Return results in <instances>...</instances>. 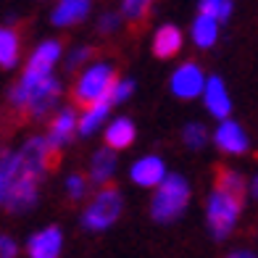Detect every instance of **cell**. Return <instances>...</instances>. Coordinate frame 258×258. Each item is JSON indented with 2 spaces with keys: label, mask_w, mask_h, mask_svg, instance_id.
<instances>
[{
  "label": "cell",
  "mask_w": 258,
  "mask_h": 258,
  "mask_svg": "<svg viewBox=\"0 0 258 258\" xmlns=\"http://www.w3.org/2000/svg\"><path fill=\"white\" fill-rule=\"evenodd\" d=\"M58 100H61V82L55 79V74L48 79H32L21 74L16 87L11 90L14 108L29 113L32 119H45L58 105Z\"/></svg>",
  "instance_id": "1"
},
{
  "label": "cell",
  "mask_w": 258,
  "mask_h": 258,
  "mask_svg": "<svg viewBox=\"0 0 258 258\" xmlns=\"http://www.w3.org/2000/svg\"><path fill=\"white\" fill-rule=\"evenodd\" d=\"M187 203H190V182L182 174H169L150 198V216L158 224H171L184 214Z\"/></svg>",
  "instance_id": "2"
},
{
  "label": "cell",
  "mask_w": 258,
  "mask_h": 258,
  "mask_svg": "<svg viewBox=\"0 0 258 258\" xmlns=\"http://www.w3.org/2000/svg\"><path fill=\"white\" fill-rule=\"evenodd\" d=\"M116 79L119 77H116V69L111 61L87 63L74 82V100L82 108H87L92 103H103V100L111 103V90L116 85Z\"/></svg>",
  "instance_id": "3"
},
{
  "label": "cell",
  "mask_w": 258,
  "mask_h": 258,
  "mask_svg": "<svg viewBox=\"0 0 258 258\" xmlns=\"http://www.w3.org/2000/svg\"><path fill=\"white\" fill-rule=\"evenodd\" d=\"M240 211H242V195L229 192L224 187H214L206 201V221H208L211 234L216 240H224L237 227Z\"/></svg>",
  "instance_id": "4"
},
{
  "label": "cell",
  "mask_w": 258,
  "mask_h": 258,
  "mask_svg": "<svg viewBox=\"0 0 258 258\" xmlns=\"http://www.w3.org/2000/svg\"><path fill=\"white\" fill-rule=\"evenodd\" d=\"M124 211V198L116 187H100L95 198L87 203L85 214H82V227L87 232H105L119 221Z\"/></svg>",
  "instance_id": "5"
},
{
  "label": "cell",
  "mask_w": 258,
  "mask_h": 258,
  "mask_svg": "<svg viewBox=\"0 0 258 258\" xmlns=\"http://www.w3.org/2000/svg\"><path fill=\"white\" fill-rule=\"evenodd\" d=\"M206 85H208V77L203 74V69L198 63H192V61L179 63L169 77V90H171V95L179 98V100L203 98Z\"/></svg>",
  "instance_id": "6"
},
{
  "label": "cell",
  "mask_w": 258,
  "mask_h": 258,
  "mask_svg": "<svg viewBox=\"0 0 258 258\" xmlns=\"http://www.w3.org/2000/svg\"><path fill=\"white\" fill-rule=\"evenodd\" d=\"M63 55V48L58 40H45L40 42L37 48L32 50L29 61H27V69H24V77H32V79H48L53 77L58 61Z\"/></svg>",
  "instance_id": "7"
},
{
  "label": "cell",
  "mask_w": 258,
  "mask_h": 258,
  "mask_svg": "<svg viewBox=\"0 0 258 258\" xmlns=\"http://www.w3.org/2000/svg\"><path fill=\"white\" fill-rule=\"evenodd\" d=\"M214 145L227 156H242L248 153L250 148V140H248V132L242 129L240 121L234 119H224L219 121L216 129H214Z\"/></svg>",
  "instance_id": "8"
},
{
  "label": "cell",
  "mask_w": 258,
  "mask_h": 258,
  "mask_svg": "<svg viewBox=\"0 0 258 258\" xmlns=\"http://www.w3.org/2000/svg\"><path fill=\"white\" fill-rule=\"evenodd\" d=\"M166 177H169V169L161 156H143L129 166V179L137 187H145V190H156L158 184H163Z\"/></svg>",
  "instance_id": "9"
},
{
  "label": "cell",
  "mask_w": 258,
  "mask_h": 258,
  "mask_svg": "<svg viewBox=\"0 0 258 258\" xmlns=\"http://www.w3.org/2000/svg\"><path fill=\"white\" fill-rule=\"evenodd\" d=\"M203 105L216 121L232 119V98L221 77H208V85L203 90Z\"/></svg>",
  "instance_id": "10"
},
{
  "label": "cell",
  "mask_w": 258,
  "mask_h": 258,
  "mask_svg": "<svg viewBox=\"0 0 258 258\" xmlns=\"http://www.w3.org/2000/svg\"><path fill=\"white\" fill-rule=\"evenodd\" d=\"M74 135H79V113L74 108H61L50 121V132H48V145L53 148V153L66 148Z\"/></svg>",
  "instance_id": "11"
},
{
  "label": "cell",
  "mask_w": 258,
  "mask_h": 258,
  "mask_svg": "<svg viewBox=\"0 0 258 258\" xmlns=\"http://www.w3.org/2000/svg\"><path fill=\"white\" fill-rule=\"evenodd\" d=\"M61 250H63V232L58 227H45L27 240L29 258H61Z\"/></svg>",
  "instance_id": "12"
},
{
  "label": "cell",
  "mask_w": 258,
  "mask_h": 258,
  "mask_svg": "<svg viewBox=\"0 0 258 258\" xmlns=\"http://www.w3.org/2000/svg\"><path fill=\"white\" fill-rule=\"evenodd\" d=\"M219 27H221L219 19L208 16V14H198L192 19V24H190V40H192V45H195V48H201V50L214 48L216 40H219Z\"/></svg>",
  "instance_id": "13"
},
{
  "label": "cell",
  "mask_w": 258,
  "mask_h": 258,
  "mask_svg": "<svg viewBox=\"0 0 258 258\" xmlns=\"http://www.w3.org/2000/svg\"><path fill=\"white\" fill-rule=\"evenodd\" d=\"M182 45H184V37H182V32L179 27H174V24H163L156 29L153 34V55L156 58H174L179 50H182Z\"/></svg>",
  "instance_id": "14"
},
{
  "label": "cell",
  "mask_w": 258,
  "mask_h": 258,
  "mask_svg": "<svg viewBox=\"0 0 258 258\" xmlns=\"http://www.w3.org/2000/svg\"><path fill=\"white\" fill-rule=\"evenodd\" d=\"M87 14H90V0H58L50 14V21L55 27H72L85 21Z\"/></svg>",
  "instance_id": "15"
},
{
  "label": "cell",
  "mask_w": 258,
  "mask_h": 258,
  "mask_svg": "<svg viewBox=\"0 0 258 258\" xmlns=\"http://www.w3.org/2000/svg\"><path fill=\"white\" fill-rule=\"evenodd\" d=\"M113 174H116V150L105 145V148L95 150V156L90 161V179L100 187H108Z\"/></svg>",
  "instance_id": "16"
},
{
  "label": "cell",
  "mask_w": 258,
  "mask_h": 258,
  "mask_svg": "<svg viewBox=\"0 0 258 258\" xmlns=\"http://www.w3.org/2000/svg\"><path fill=\"white\" fill-rule=\"evenodd\" d=\"M135 121L126 119V116H116V119L108 121V129H105V145L111 150H124L135 143Z\"/></svg>",
  "instance_id": "17"
},
{
  "label": "cell",
  "mask_w": 258,
  "mask_h": 258,
  "mask_svg": "<svg viewBox=\"0 0 258 258\" xmlns=\"http://www.w3.org/2000/svg\"><path fill=\"white\" fill-rule=\"evenodd\" d=\"M108 113H111V103L108 100L87 105V108L79 113V135L82 137L95 135L98 129H103V124L108 121Z\"/></svg>",
  "instance_id": "18"
},
{
  "label": "cell",
  "mask_w": 258,
  "mask_h": 258,
  "mask_svg": "<svg viewBox=\"0 0 258 258\" xmlns=\"http://www.w3.org/2000/svg\"><path fill=\"white\" fill-rule=\"evenodd\" d=\"M21 58V40L14 27H0V69H14Z\"/></svg>",
  "instance_id": "19"
},
{
  "label": "cell",
  "mask_w": 258,
  "mask_h": 258,
  "mask_svg": "<svg viewBox=\"0 0 258 258\" xmlns=\"http://www.w3.org/2000/svg\"><path fill=\"white\" fill-rule=\"evenodd\" d=\"M19 174V158L16 150H0V206H6V198L11 192V184Z\"/></svg>",
  "instance_id": "20"
},
{
  "label": "cell",
  "mask_w": 258,
  "mask_h": 258,
  "mask_svg": "<svg viewBox=\"0 0 258 258\" xmlns=\"http://www.w3.org/2000/svg\"><path fill=\"white\" fill-rule=\"evenodd\" d=\"M182 140H184V145L190 148V150H203V148L208 145L211 135H208V129H206L203 124L192 121V124H187V126L182 129Z\"/></svg>",
  "instance_id": "21"
},
{
  "label": "cell",
  "mask_w": 258,
  "mask_h": 258,
  "mask_svg": "<svg viewBox=\"0 0 258 258\" xmlns=\"http://www.w3.org/2000/svg\"><path fill=\"white\" fill-rule=\"evenodd\" d=\"M201 6V14H208L219 21H227L232 14V0H198Z\"/></svg>",
  "instance_id": "22"
},
{
  "label": "cell",
  "mask_w": 258,
  "mask_h": 258,
  "mask_svg": "<svg viewBox=\"0 0 258 258\" xmlns=\"http://www.w3.org/2000/svg\"><path fill=\"white\" fill-rule=\"evenodd\" d=\"M216 187H224V190H229V192L242 195V192H245V179L240 177L237 171H232V169H221V171H219Z\"/></svg>",
  "instance_id": "23"
},
{
  "label": "cell",
  "mask_w": 258,
  "mask_h": 258,
  "mask_svg": "<svg viewBox=\"0 0 258 258\" xmlns=\"http://www.w3.org/2000/svg\"><path fill=\"white\" fill-rule=\"evenodd\" d=\"M150 8V0H121V11L129 21H143Z\"/></svg>",
  "instance_id": "24"
},
{
  "label": "cell",
  "mask_w": 258,
  "mask_h": 258,
  "mask_svg": "<svg viewBox=\"0 0 258 258\" xmlns=\"http://www.w3.org/2000/svg\"><path fill=\"white\" fill-rule=\"evenodd\" d=\"M132 92H135V82L132 79H116V85L111 90V105H119V103L129 100Z\"/></svg>",
  "instance_id": "25"
},
{
  "label": "cell",
  "mask_w": 258,
  "mask_h": 258,
  "mask_svg": "<svg viewBox=\"0 0 258 258\" xmlns=\"http://www.w3.org/2000/svg\"><path fill=\"white\" fill-rule=\"evenodd\" d=\"M66 192L72 201H79V198H85L87 192V179L82 177V174H69L66 177Z\"/></svg>",
  "instance_id": "26"
},
{
  "label": "cell",
  "mask_w": 258,
  "mask_h": 258,
  "mask_svg": "<svg viewBox=\"0 0 258 258\" xmlns=\"http://www.w3.org/2000/svg\"><path fill=\"white\" fill-rule=\"evenodd\" d=\"M90 55H92V50H90V48H74L72 53H69L66 63H69V69H77V66H87Z\"/></svg>",
  "instance_id": "27"
},
{
  "label": "cell",
  "mask_w": 258,
  "mask_h": 258,
  "mask_svg": "<svg viewBox=\"0 0 258 258\" xmlns=\"http://www.w3.org/2000/svg\"><path fill=\"white\" fill-rule=\"evenodd\" d=\"M19 255V245L14 237L8 234H0V258H16Z\"/></svg>",
  "instance_id": "28"
},
{
  "label": "cell",
  "mask_w": 258,
  "mask_h": 258,
  "mask_svg": "<svg viewBox=\"0 0 258 258\" xmlns=\"http://www.w3.org/2000/svg\"><path fill=\"white\" fill-rule=\"evenodd\" d=\"M98 29L100 32H116V29H119V14H103Z\"/></svg>",
  "instance_id": "29"
},
{
  "label": "cell",
  "mask_w": 258,
  "mask_h": 258,
  "mask_svg": "<svg viewBox=\"0 0 258 258\" xmlns=\"http://www.w3.org/2000/svg\"><path fill=\"white\" fill-rule=\"evenodd\" d=\"M227 258H255V253H250V250H234V253L227 255Z\"/></svg>",
  "instance_id": "30"
},
{
  "label": "cell",
  "mask_w": 258,
  "mask_h": 258,
  "mask_svg": "<svg viewBox=\"0 0 258 258\" xmlns=\"http://www.w3.org/2000/svg\"><path fill=\"white\" fill-rule=\"evenodd\" d=\"M250 187H253V192H255V195H258V177H255V179H253V184H250Z\"/></svg>",
  "instance_id": "31"
}]
</instances>
